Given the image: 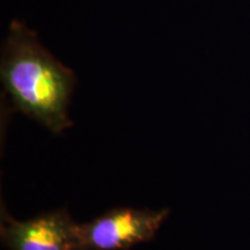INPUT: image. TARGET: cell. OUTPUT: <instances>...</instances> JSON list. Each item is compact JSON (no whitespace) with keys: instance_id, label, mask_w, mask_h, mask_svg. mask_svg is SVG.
I'll use <instances>...</instances> for the list:
<instances>
[{"instance_id":"obj_2","label":"cell","mask_w":250,"mask_h":250,"mask_svg":"<svg viewBox=\"0 0 250 250\" xmlns=\"http://www.w3.org/2000/svg\"><path fill=\"white\" fill-rule=\"evenodd\" d=\"M169 210L117 208L79 225L81 250H129L154 239Z\"/></svg>"},{"instance_id":"obj_1","label":"cell","mask_w":250,"mask_h":250,"mask_svg":"<svg viewBox=\"0 0 250 250\" xmlns=\"http://www.w3.org/2000/svg\"><path fill=\"white\" fill-rule=\"evenodd\" d=\"M0 77L12 107L52 133L72 125L68 116L76 76L39 42L26 24L13 20L2 46Z\"/></svg>"},{"instance_id":"obj_3","label":"cell","mask_w":250,"mask_h":250,"mask_svg":"<svg viewBox=\"0 0 250 250\" xmlns=\"http://www.w3.org/2000/svg\"><path fill=\"white\" fill-rule=\"evenodd\" d=\"M0 236L9 250H81L79 224L65 210L24 221L2 213Z\"/></svg>"}]
</instances>
